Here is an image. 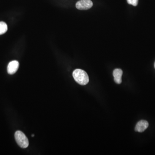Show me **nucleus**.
Masks as SVG:
<instances>
[{"label":"nucleus","instance_id":"f03ea898","mask_svg":"<svg viewBox=\"0 0 155 155\" xmlns=\"http://www.w3.org/2000/svg\"><path fill=\"white\" fill-rule=\"evenodd\" d=\"M15 138L17 144L22 148H26L28 146L29 142L26 136L22 131L17 130L15 133Z\"/></svg>","mask_w":155,"mask_h":155},{"label":"nucleus","instance_id":"f257e3e1","mask_svg":"<svg viewBox=\"0 0 155 155\" xmlns=\"http://www.w3.org/2000/svg\"><path fill=\"white\" fill-rule=\"evenodd\" d=\"M72 75L74 79L80 85H86L88 83V75L85 71L81 69H76L73 71Z\"/></svg>","mask_w":155,"mask_h":155},{"label":"nucleus","instance_id":"39448f33","mask_svg":"<svg viewBox=\"0 0 155 155\" xmlns=\"http://www.w3.org/2000/svg\"><path fill=\"white\" fill-rule=\"evenodd\" d=\"M148 122L145 120L139 121L136 125L135 130L139 132H142L148 127Z\"/></svg>","mask_w":155,"mask_h":155},{"label":"nucleus","instance_id":"9d476101","mask_svg":"<svg viewBox=\"0 0 155 155\" xmlns=\"http://www.w3.org/2000/svg\"><path fill=\"white\" fill-rule=\"evenodd\" d=\"M154 66H155V64H154Z\"/></svg>","mask_w":155,"mask_h":155},{"label":"nucleus","instance_id":"0eeeda50","mask_svg":"<svg viewBox=\"0 0 155 155\" xmlns=\"http://www.w3.org/2000/svg\"><path fill=\"white\" fill-rule=\"evenodd\" d=\"M8 31V25L5 22H0V35L4 34Z\"/></svg>","mask_w":155,"mask_h":155},{"label":"nucleus","instance_id":"7ed1b4c3","mask_svg":"<svg viewBox=\"0 0 155 155\" xmlns=\"http://www.w3.org/2000/svg\"><path fill=\"white\" fill-rule=\"evenodd\" d=\"M93 5L91 0H80L76 3V8L78 10H86L91 8Z\"/></svg>","mask_w":155,"mask_h":155},{"label":"nucleus","instance_id":"20e7f679","mask_svg":"<svg viewBox=\"0 0 155 155\" xmlns=\"http://www.w3.org/2000/svg\"><path fill=\"white\" fill-rule=\"evenodd\" d=\"M19 67V63L17 61H11L9 63L7 68L8 73L10 75H13L16 73Z\"/></svg>","mask_w":155,"mask_h":155},{"label":"nucleus","instance_id":"423d86ee","mask_svg":"<svg viewBox=\"0 0 155 155\" xmlns=\"http://www.w3.org/2000/svg\"><path fill=\"white\" fill-rule=\"evenodd\" d=\"M123 74L122 69H116L113 72V75L114 78V81L116 83L120 84L122 83V76Z\"/></svg>","mask_w":155,"mask_h":155},{"label":"nucleus","instance_id":"6e6552de","mask_svg":"<svg viewBox=\"0 0 155 155\" xmlns=\"http://www.w3.org/2000/svg\"><path fill=\"white\" fill-rule=\"evenodd\" d=\"M127 2L129 5H131L134 6L137 5L138 3V0H127Z\"/></svg>","mask_w":155,"mask_h":155},{"label":"nucleus","instance_id":"1a4fd4ad","mask_svg":"<svg viewBox=\"0 0 155 155\" xmlns=\"http://www.w3.org/2000/svg\"><path fill=\"white\" fill-rule=\"evenodd\" d=\"M34 136H35L34 134H32V137H33Z\"/></svg>","mask_w":155,"mask_h":155}]
</instances>
